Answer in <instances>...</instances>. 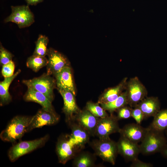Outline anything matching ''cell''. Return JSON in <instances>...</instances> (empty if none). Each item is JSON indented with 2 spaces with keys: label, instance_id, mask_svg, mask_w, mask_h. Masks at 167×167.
<instances>
[{
  "label": "cell",
  "instance_id": "30bf717a",
  "mask_svg": "<svg viewBox=\"0 0 167 167\" xmlns=\"http://www.w3.org/2000/svg\"><path fill=\"white\" fill-rule=\"evenodd\" d=\"M117 143L118 153L126 161L132 162L138 158V156L140 153L138 144L121 136Z\"/></svg>",
  "mask_w": 167,
  "mask_h": 167
},
{
  "label": "cell",
  "instance_id": "ffe728a7",
  "mask_svg": "<svg viewBox=\"0 0 167 167\" xmlns=\"http://www.w3.org/2000/svg\"><path fill=\"white\" fill-rule=\"evenodd\" d=\"M127 78H124L116 86L108 89L102 95L98 103L101 104L111 102L116 100L126 88Z\"/></svg>",
  "mask_w": 167,
  "mask_h": 167
},
{
  "label": "cell",
  "instance_id": "e0dca14e",
  "mask_svg": "<svg viewBox=\"0 0 167 167\" xmlns=\"http://www.w3.org/2000/svg\"><path fill=\"white\" fill-rule=\"evenodd\" d=\"M135 107L141 110L145 119L155 116L161 110V103L158 97H147Z\"/></svg>",
  "mask_w": 167,
  "mask_h": 167
},
{
  "label": "cell",
  "instance_id": "83f0119b",
  "mask_svg": "<svg viewBox=\"0 0 167 167\" xmlns=\"http://www.w3.org/2000/svg\"><path fill=\"white\" fill-rule=\"evenodd\" d=\"M13 55L5 49L0 44V63L2 66L12 60Z\"/></svg>",
  "mask_w": 167,
  "mask_h": 167
},
{
  "label": "cell",
  "instance_id": "5bb4252c",
  "mask_svg": "<svg viewBox=\"0 0 167 167\" xmlns=\"http://www.w3.org/2000/svg\"><path fill=\"white\" fill-rule=\"evenodd\" d=\"M28 89L23 96L26 101H32L38 103L44 110L53 113H56L51 102L43 94L34 88L27 87Z\"/></svg>",
  "mask_w": 167,
  "mask_h": 167
},
{
  "label": "cell",
  "instance_id": "f1b7e54d",
  "mask_svg": "<svg viewBox=\"0 0 167 167\" xmlns=\"http://www.w3.org/2000/svg\"><path fill=\"white\" fill-rule=\"evenodd\" d=\"M132 109L126 105L118 109L116 117L118 120L128 119L131 117Z\"/></svg>",
  "mask_w": 167,
  "mask_h": 167
},
{
  "label": "cell",
  "instance_id": "9a60e30c",
  "mask_svg": "<svg viewBox=\"0 0 167 167\" xmlns=\"http://www.w3.org/2000/svg\"><path fill=\"white\" fill-rule=\"evenodd\" d=\"M99 118L87 109L80 111L75 118L78 125L87 131L90 135H95Z\"/></svg>",
  "mask_w": 167,
  "mask_h": 167
},
{
  "label": "cell",
  "instance_id": "8fae6325",
  "mask_svg": "<svg viewBox=\"0 0 167 167\" xmlns=\"http://www.w3.org/2000/svg\"><path fill=\"white\" fill-rule=\"evenodd\" d=\"M59 117L56 114L47 111L42 108L32 117L27 132L33 129L41 127L45 125H50L57 123Z\"/></svg>",
  "mask_w": 167,
  "mask_h": 167
},
{
  "label": "cell",
  "instance_id": "7c38bea8",
  "mask_svg": "<svg viewBox=\"0 0 167 167\" xmlns=\"http://www.w3.org/2000/svg\"><path fill=\"white\" fill-rule=\"evenodd\" d=\"M148 128H144L137 123L127 124L120 128V136L137 144L141 142L144 137Z\"/></svg>",
  "mask_w": 167,
  "mask_h": 167
},
{
  "label": "cell",
  "instance_id": "836d02e7",
  "mask_svg": "<svg viewBox=\"0 0 167 167\" xmlns=\"http://www.w3.org/2000/svg\"><path fill=\"white\" fill-rule=\"evenodd\" d=\"M160 153L163 157L167 159V143L161 150Z\"/></svg>",
  "mask_w": 167,
  "mask_h": 167
},
{
  "label": "cell",
  "instance_id": "ba28073f",
  "mask_svg": "<svg viewBox=\"0 0 167 167\" xmlns=\"http://www.w3.org/2000/svg\"><path fill=\"white\" fill-rule=\"evenodd\" d=\"M47 55V73L55 76L64 67L69 66V62L63 54L52 48L48 49Z\"/></svg>",
  "mask_w": 167,
  "mask_h": 167
},
{
  "label": "cell",
  "instance_id": "5b68a950",
  "mask_svg": "<svg viewBox=\"0 0 167 167\" xmlns=\"http://www.w3.org/2000/svg\"><path fill=\"white\" fill-rule=\"evenodd\" d=\"M11 13L5 19V22L15 23L20 28L28 27L34 23V15L28 5L11 6Z\"/></svg>",
  "mask_w": 167,
  "mask_h": 167
},
{
  "label": "cell",
  "instance_id": "9c48e42d",
  "mask_svg": "<svg viewBox=\"0 0 167 167\" xmlns=\"http://www.w3.org/2000/svg\"><path fill=\"white\" fill-rule=\"evenodd\" d=\"M117 117L113 115L100 118L95 131V135L99 139L109 137L110 135L118 132L120 128Z\"/></svg>",
  "mask_w": 167,
  "mask_h": 167
},
{
  "label": "cell",
  "instance_id": "7a4b0ae2",
  "mask_svg": "<svg viewBox=\"0 0 167 167\" xmlns=\"http://www.w3.org/2000/svg\"><path fill=\"white\" fill-rule=\"evenodd\" d=\"M32 118L22 116L14 117L1 133V139L4 141L13 142L21 138L27 132Z\"/></svg>",
  "mask_w": 167,
  "mask_h": 167
},
{
  "label": "cell",
  "instance_id": "4dcf8cb0",
  "mask_svg": "<svg viewBox=\"0 0 167 167\" xmlns=\"http://www.w3.org/2000/svg\"><path fill=\"white\" fill-rule=\"evenodd\" d=\"M131 117L136 121V123L140 124L144 119V114L141 110L138 107H135L131 110Z\"/></svg>",
  "mask_w": 167,
  "mask_h": 167
},
{
  "label": "cell",
  "instance_id": "2e32d148",
  "mask_svg": "<svg viewBox=\"0 0 167 167\" xmlns=\"http://www.w3.org/2000/svg\"><path fill=\"white\" fill-rule=\"evenodd\" d=\"M54 76L58 89L69 91L75 95L71 70L70 66L64 67Z\"/></svg>",
  "mask_w": 167,
  "mask_h": 167
},
{
  "label": "cell",
  "instance_id": "d6986e66",
  "mask_svg": "<svg viewBox=\"0 0 167 167\" xmlns=\"http://www.w3.org/2000/svg\"><path fill=\"white\" fill-rule=\"evenodd\" d=\"M76 148L68 139H62L57 145L56 151L59 162L64 164L73 156Z\"/></svg>",
  "mask_w": 167,
  "mask_h": 167
},
{
  "label": "cell",
  "instance_id": "f546056e",
  "mask_svg": "<svg viewBox=\"0 0 167 167\" xmlns=\"http://www.w3.org/2000/svg\"><path fill=\"white\" fill-rule=\"evenodd\" d=\"M15 68L14 62L12 60L2 66V74L4 78L8 77L14 75Z\"/></svg>",
  "mask_w": 167,
  "mask_h": 167
},
{
  "label": "cell",
  "instance_id": "e575fe53",
  "mask_svg": "<svg viewBox=\"0 0 167 167\" xmlns=\"http://www.w3.org/2000/svg\"><path fill=\"white\" fill-rule=\"evenodd\" d=\"M164 133L165 135L167 136V128L165 130Z\"/></svg>",
  "mask_w": 167,
  "mask_h": 167
},
{
  "label": "cell",
  "instance_id": "603a6c76",
  "mask_svg": "<svg viewBox=\"0 0 167 167\" xmlns=\"http://www.w3.org/2000/svg\"><path fill=\"white\" fill-rule=\"evenodd\" d=\"M128 105L126 91L123 92L115 100L108 103L101 104V106L105 110L112 113L119 108Z\"/></svg>",
  "mask_w": 167,
  "mask_h": 167
},
{
  "label": "cell",
  "instance_id": "4fadbf2b",
  "mask_svg": "<svg viewBox=\"0 0 167 167\" xmlns=\"http://www.w3.org/2000/svg\"><path fill=\"white\" fill-rule=\"evenodd\" d=\"M58 90L63 100V110L66 120L70 121L75 119L80 110L76 104L75 95L69 91L61 89H58Z\"/></svg>",
  "mask_w": 167,
  "mask_h": 167
},
{
  "label": "cell",
  "instance_id": "3957f363",
  "mask_svg": "<svg viewBox=\"0 0 167 167\" xmlns=\"http://www.w3.org/2000/svg\"><path fill=\"white\" fill-rule=\"evenodd\" d=\"M92 146L96 154L103 161L112 165L115 164L118 153L117 142L109 137L94 141Z\"/></svg>",
  "mask_w": 167,
  "mask_h": 167
},
{
  "label": "cell",
  "instance_id": "d6a6232c",
  "mask_svg": "<svg viewBox=\"0 0 167 167\" xmlns=\"http://www.w3.org/2000/svg\"><path fill=\"white\" fill-rule=\"evenodd\" d=\"M28 5H36L44 0H25Z\"/></svg>",
  "mask_w": 167,
  "mask_h": 167
},
{
  "label": "cell",
  "instance_id": "4316f807",
  "mask_svg": "<svg viewBox=\"0 0 167 167\" xmlns=\"http://www.w3.org/2000/svg\"><path fill=\"white\" fill-rule=\"evenodd\" d=\"M86 109L95 116L99 118H104L108 116L105 110L98 104L88 102L86 104Z\"/></svg>",
  "mask_w": 167,
  "mask_h": 167
},
{
  "label": "cell",
  "instance_id": "ac0fdd59",
  "mask_svg": "<svg viewBox=\"0 0 167 167\" xmlns=\"http://www.w3.org/2000/svg\"><path fill=\"white\" fill-rule=\"evenodd\" d=\"M89 133L79 125H73L69 136V142L76 148L83 146L88 141Z\"/></svg>",
  "mask_w": 167,
  "mask_h": 167
},
{
  "label": "cell",
  "instance_id": "52a82bcc",
  "mask_svg": "<svg viewBox=\"0 0 167 167\" xmlns=\"http://www.w3.org/2000/svg\"><path fill=\"white\" fill-rule=\"evenodd\" d=\"M48 138V136L46 135L33 140L21 141L14 145L8 152L10 160L14 161L20 157L41 147L45 143Z\"/></svg>",
  "mask_w": 167,
  "mask_h": 167
},
{
  "label": "cell",
  "instance_id": "cb8c5ba5",
  "mask_svg": "<svg viewBox=\"0 0 167 167\" xmlns=\"http://www.w3.org/2000/svg\"><path fill=\"white\" fill-rule=\"evenodd\" d=\"M48 59L45 57L32 55L27 61L26 66L34 71L37 72L41 68L46 66Z\"/></svg>",
  "mask_w": 167,
  "mask_h": 167
},
{
  "label": "cell",
  "instance_id": "484cf974",
  "mask_svg": "<svg viewBox=\"0 0 167 167\" xmlns=\"http://www.w3.org/2000/svg\"><path fill=\"white\" fill-rule=\"evenodd\" d=\"M92 157L88 153H83L79 154L75 159L73 164L76 167H90L93 166Z\"/></svg>",
  "mask_w": 167,
  "mask_h": 167
},
{
  "label": "cell",
  "instance_id": "6da1fadb",
  "mask_svg": "<svg viewBox=\"0 0 167 167\" xmlns=\"http://www.w3.org/2000/svg\"><path fill=\"white\" fill-rule=\"evenodd\" d=\"M147 133L139 145L140 153L149 155L160 152L167 143L164 132L155 130L149 126Z\"/></svg>",
  "mask_w": 167,
  "mask_h": 167
},
{
  "label": "cell",
  "instance_id": "277c9868",
  "mask_svg": "<svg viewBox=\"0 0 167 167\" xmlns=\"http://www.w3.org/2000/svg\"><path fill=\"white\" fill-rule=\"evenodd\" d=\"M22 83L27 87L33 88L43 94L51 102L53 101L54 90L56 84L55 79L50 75L44 73L38 77L23 80Z\"/></svg>",
  "mask_w": 167,
  "mask_h": 167
},
{
  "label": "cell",
  "instance_id": "1f68e13d",
  "mask_svg": "<svg viewBox=\"0 0 167 167\" xmlns=\"http://www.w3.org/2000/svg\"><path fill=\"white\" fill-rule=\"evenodd\" d=\"M153 165L151 163L142 161L137 159L132 162L131 167H152Z\"/></svg>",
  "mask_w": 167,
  "mask_h": 167
},
{
  "label": "cell",
  "instance_id": "8992f818",
  "mask_svg": "<svg viewBox=\"0 0 167 167\" xmlns=\"http://www.w3.org/2000/svg\"><path fill=\"white\" fill-rule=\"evenodd\" d=\"M125 89L128 105L131 107H135L147 95L146 88L136 76L127 81Z\"/></svg>",
  "mask_w": 167,
  "mask_h": 167
},
{
  "label": "cell",
  "instance_id": "7402d4cb",
  "mask_svg": "<svg viewBox=\"0 0 167 167\" xmlns=\"http://www.w3.org/2000/svg\"><path fill=\"white\" fill-rule=\"evenodd\" d=\"M149 126L157 131L164 132L167 128V108L160 110L153 117Z\"/></svg>",
  "mask_w": 167,
  "mask_h": 167
},
{
  "label": "cell",
  "instance_id": "d4e9b609",
  "mask_svg": "<svg viewBox=\"0 0 167 167\" xmlns=\"http://www.w3.org/2000/svg\"><path fill=\"white\" fill-rule=\"evenodd\" d=\"M49 41L48 38L44 35L40 34L36 42L35 48L33 55L45 57L47 55L48 49L47 45Z\"/></svg>",
  "mask_w": 167,
  "mask_h": 167
},
{
  "label": "cell",
  "instance_id": "44dd1931",
  "mask_svg": "<svg viewBox=\"0 0 167 167\" xmlns=\"http://www.w3.org/2000/svg\"><path fill=\"white\" fill-rule=\"evenodd\" d=\"M19 69L11 76L4 78V80L0 82V104L2 106L9 103L11 100V97L9 92L10 85L15 78L20 73Z\"/></svg>",
  "mask_w": 167,
  "mask_h": 167
}]
</instances>
